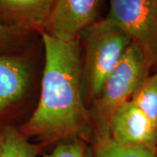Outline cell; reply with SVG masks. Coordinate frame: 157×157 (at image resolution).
Wrapping results in <instances>:
<instances>
[{"instance_id":"cell-1","label":"cell","mask_w":157,"mask_h":157,"mask_svg":"<svg viewBox=\"0 0 157 157\" xmlns=\"http://www.w3.org/2000/svg\"><path fill=\"white\" fill-rule=\"evenodd\" d=\"M40 35L45 51L40 96L33 114L18 129L43 146L73 138L91 142L92 120L83 94L79 39L63 41L45 33Z\"/></svg>"},{"instance_id":"cell-2","label":"cell","mask_w":157,"mask_h":157,"mask_svg":"<svg viewBox=\"0 0 157 157\" xmlns=\"http://www.w3.org/2000/svg\"><path fill=\"white\" fill-rule=\"evenodd\" d=\"M78 39L83 94L86 103H92L132 41L107 17L90 25Z\"/></svg>"},{"instance_id":"cell-3","label":"cell","mask_w":157,"mask_h":157,"mask_svg":"<svg viewBox=\"0 0 157 157\" xmlns=\"http://www.w3.org/2000/svg\"><path fill=\"white\" fill-rule=\"evenodd\" d=\"M151 68L140 48L131 43L106 79L100 94L91 103L92 138L109 136V121L112 114L119 106L130 100L135 90L150 74Z\"/></svg>"},{"instance_id":"cell-4","label":"cell","mask_w":157,"mask_h":157,"mask_svg":"<svg viewBox=\"0 0 157 157\" xmlns=\"http://www.w3.org/2000/svg\"><path fill=\"white\" fill-rule=\"evenodd\" d=\"M157 65V0H110L107 16Z\"/></svg>"},{"instance_id":"cell-5","label":"cell","mask_w":157,"mask_h":157,"mask_svg":"<svg viewBox=\"0 0 157 157\" xmlns=\"http://www.w3.org/2000/svg\"><path fill=\"white\" fill-rule=\"evenodd\" d=\"M33 73L23 53L0 52V129L13 125L11 118L28 95Z\"/></svg>"},{"instance_id":"cell-6","label":"cell","mask_w":157,"mask_h":157,"mask_svg":"<svg viewBox=\"0 0 157 157\" xmlns=\"http://www.w3.org/2000/svg\"><path fill=\"white\" fill-rule=\"evenodd\" d=\"M109 136L124 147L151 150H155L157 147V130L131 100L119 106L112 114Z\"/></svg>"},{"instance_id":"cell-7","label":"cell","mask_w":157,"mask_h":157,"mask_svg":"<svg viewBox=\"0 0 157 157\" xmlns=\"http://www.w3.org/2000/svg\"><path fill=\"white\" fill-rule=\"evenodd\" d=\"M101 0H55L43 33L63 41L78 39L96 21Z\"/></svg>"},{"instance_id":"cell-8","label":"cell","mask_w":157,"mask_h":157,"mask_svg":"<svg viewBox=\"0 0 157 157\" xmlns=\"http://www.w3.org/2000/svg\"><path fill=\"white\" fill-rule=\"evenodd\" d=\"M55 0H0V23L43 33Z\"/></svg>"},{"instance_id":"cell-9","label":"cell","mask_w":157,"mask_h":157,"mask_svg":"<svg viewBox=\"0 0 157 157\" xmlns=\"http://www.w3.org/2000/svg\"><path fill=\"white\" fill-rule=\"evenodd\" d=\"M42 147L40 143L31 142L14 125L0 129V157H38Z\"/></svg>"},{"instance_id":"cell-10","label":"cell","mask_w":157,"mask_h":157,"mask_svg":"<svg viewBox=\"0 0 157 157\" xmlns=\"http://www.w3.org/2000/svg\"><path fill=\"white\" fill-rule=\"evenodd\" d=\"M91 145L94 157H155V150L121 146L110 136H95Z\"/></svg>"},{"instance_id":"cell-11","label":"cell","mask_w":157,"mask_h":157,"mask_svg":"<svg viewBox=\"0 0 157 157\" xmlns=\"http://www.w3.org/2000/svg\"><path fill=\"white\" fill-rule=\"evenodd\" d=\"M130 100L146 114L157 130V72L147 77Z\"/></svg>"},{"instance_id":"cell-12","label":"cell","mask_w":157,"mask_h":157,"mask_svg":"<svg viewBox=\"0 0 157 157\" xmlns=\"http://www.w3.org/2000/svg\"><path fill=\"white\" fill-rule=\"evenodd\" d=\"M32 33H33L0 23V52L23 53Z\"/></svg>"},{"instance_id":"cell-13","label":"cell","mask_w":157,"mask_h":157,"mask_svg":"<svg viewBox=\"0 0 157 157\" xmlns=\"http://www.w3.org/2000/svg\"><path fill=\"white\" fill-rule=\"evenodd\" d=\"M41 155L43 157H94V152L89 140L73 138L58 142L50 152Z\"/></svg>"},{"instance_id":"cell-14","label":"cell","mask_w":157,"mask_h":157,"mask_svg":"<svg viewBox=\"0 0 157 157\" xmlns=\"http://www.w3.org/2000/svg\"><path fill=\"white\" fill-rule=\"evenodd\" d=\"M155 157H157V147L156 148H155Z\"/></svg>"},{"instance_id":"cell-15","label":"cell","mask_w":157,"mask_h":157,"mask_svg":"<svg viewBox=\"0 0 157 157\" xmlns=\"http://www.w3.org/2000/svg\"><path fill=\"white\" fill-rule=\"evenodd\" d=\"M155 67H156V72H157V65H156V66H155Z\"/></svg>"}]
</instances>
